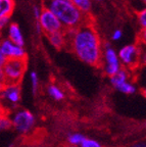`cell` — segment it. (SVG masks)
Here are the masks:
<instances>
[{
    "label": "cell",
    "instance_id": "obj_1",
    "mask_svg": "<svg viewBox=\"0 0 146 147\" xmlns=\"http://www.w3.org/2000/svg\"><path fill=\"white\" fill-rule=\"evenodd\" d=\"M68 45L81 61L94 67H100L102 59V40L92 20L73 31L66 32Z\"/></svg>",
    "mask_w": 146,
    "mask_h": 147
},
{
    "label": "cell",
    "instance_id": "obj_2",
    "mask_svg": "<svg viewBox=\"0 0 146 147\" xmlns=\"http://www.w3.org/2000/svg\"><path fill=\"white\" fill-rule=\"evenodd\" d=\"M51 11L62 24L66 32L73 31L92 20L71 2V0H44V6Z\"/></svg>",
    "mask_w": 146,
    "mask_h": 147
},
{
    "label": "cell",
    "instance_id": "obj_3",
    "mask_svg": "<svg viewBox=\"0 0 146 147\" xmlns=\"http://www.w3.org/2000/svg\"><path fill=\"white\" fill-rule=\"evenodd\" d=\"M11 122V128L22 135H27L36 126V117L32 111L25 108H16L8 113Z\"/></svg>",
    "mask_w": 146,
    "mask_h": 147
},
{
    "label": "cell",
    "instance_id": "obj_4",
    "mask_svg": "<svg viewBox=\"0 0 146 147\" xmlns=\"http://www.w3.org/2000/svg\"><path fill=\"white\" fill-rule=\"evenodd\" d=\"M1 71L4 83L20 84L27 71V59H6Z\"/></svg>",
    "mask_w": 146,
    "mask_h": 147
},
{
    "label": "cell",
    "instance_id": "obj_5",
    "mask_svg": "<svg viewBox=\"0 0 146 147\" xmlns=\"http://www.w3.org/2000/svg\"><path fill=\"white\" fill-rule=\"evenodd\" d=\"M22 99V89L20 84L4 83L0 91V100L7 110V113L16 109Z\"/></svg>",
    "mask_w": 146,
    "mask_h": 147
},
{
    "label": "cell",
    "instance_id": "obj_6",
    "mask_svg": "<svg viewBox=\"0 0 146 147\" xmlns=\"http://www.w3.org/2000/svg\"><path fill=\"white\" fill-rule=\"evenodd\" d=\"M102 59H101V65L103 73L107 77H112L116 75L120 69H122V64L120 62L118 52L112 47L110 43L105 42L102 45Z\"/></svg>",
    "mask_w": 146,
    "mask_h": 147
},
{
    "label": "cell",
    "instance_id": "obj_7",
    "mask_svg": "<svg viewBox=\"0 0 146 147\" xmlns=\"http://www.w3.org/2000/svg\"><path fill=\"white\" fill-rule=\"evenodd\" d=\"M122 67L133 71L140 63L141 60V48L137 44H128L123 46L118 52Z\"/></svg>",
    "mask_w": 146,
    "mask_h": 147
},
{
    "label": "cell",
    "instance_id": "obj_8",
    "mask_svg": "<svg viewBox=\"0 0 146 147\" xmlns=\"http://www.w3.org/2000/svg\"><path fill=\"white\" fill-rule=\"evenodd\" d=\"M37 23L41 27L42 32L47 35V36L48 35L54 34V33L64 31L62 24L56 18V16L51 11H49L47 8H45V7H42L41 14L39 16Z\"/></svg>",
    "mask_w": 146,
    "mask_h": 147
},
{
    "label": "cell",
    "instance_id": "obj_9",
    "mask_svg": "<svg viewBox=\"0 0 146 147\" xmlns=\"http://www.w3.org/2000/svg\"><path fill=\"white\" fill-rule=\"evenodd\" d=\"M0 51L6 59H27V52L23 46L12 43L7 38L0 40Z\"/></svg>",
    "mask_w": 146,
    "mask_h": 147
},
{
    "label": "cell",
    "instance_id": "obj_10",
    "mask_svg": "<svg viewBox=\"0 0 146 147\" xmlns=\"http://www.w3.org/2000/svg\"><path fill=\"white\" fill-rule=\"evenodd\" d=\"M7 39L10 40L12 43L16 44L18 46L25 45V38H24L23 32L21 30V27L16 23H9L7 27Z\"/></svg>",
    "mask_w": 146,
    "mask_h": 147
},
{
    "label": "cell",
    "instance_id": "obj_11",
    "mask_svg": "<svg viewBox=\"0 0 146 147\" xmlns=\"http://www.w3.org/2000/svg\"><path fill=\"white\" fill-rule=\"evenodd\" d=\"M110 85L114 88V89H118L120 86H122L123 84H125L126 82L131 81V71H128L126 69H120L116 75H114L112 77H110Z\"/></svg>",
    "mask_w": 146,
    "mask_h": 147
},
{
    "label": "cell",
    "instance_id": "obj_12",
    "mask_svg": "<svg viewBox=\"0 0 146 147\" xmlns=\"http://www.w3.org/2000/svg\"><path fill=\"white\" fill-rule=\"evenodd\" d=\"M47 37L48 40H49V43L56 49H62L68 45V38H66V31L48 35Z\"/></svg>",
    "mask_w": 146,
    "mask_h": 147
},
{
    "label": "cell",
    "instance_id": "obj_13",
    "mask_svg": "<svg viewBox=\"0 0 146 147\" xmlns=\"http://www.w3.org/2000/svg\"><path fill=\"white\" fill-rule=\"evenodd\" d=\"M16 8L14 0H0V18H10Z\"/></svg>",
    "mask_w": 146,
    "mask_h": 147
},
{
    "label": "cell",
    "instance_id": "obj_14",
    "mask_svg": "<svg viewBox=\"0 0 146 147\" xmlns=\"http://www.w3.org/2000/svg\"><path fill=\"white\" fill-rule=\"evenodd\" d=\"M46 91H47V94L49 95V97L55 101H60L66 97V93L62 90V88L59 85L54 84V83H50L47 86Z\"/></svg>",
    "mask_w": 146,
    "mask_h": 147
},
{
    "label": "cell",
    "instance_id": "obj_15",
    "mask_svg": "<svg viewBox=\"0 0 146 147\" xmlns=\"http://www.w3.org/2000/svg\"><path fill=\"white\" fill-rule=\"evenodd\" d=\"M71 2L77 7L83 14L89 16L92 9V0H71Z\"/></svg>",
    "mask_w": 146,
    "mask_h": 147
},
{
    "label": "cell",
    "instance_id": "obj_16",
    "mask_svg": "<svg viewBox=\"0 0 146 147\" xmlns=\"http://www.w3.org/2000/svg\"><path fill=\"white\" fill-rule=\"evenodd\" d=\"M85 136L81 133L78 132H74L68 135L66 141H68V145L70 146H75V147H80L81 144L83 143V141L85 140Z\"/></svg>",
    "mask_w": 146,
    "mask_h": 147
},
{
    "label": "cell",
    "instance_id": "obj_17",
    "mask_svg": "<svg viewBox=\"0 0 146 147\" xmlns=\"http://www.w3.org/2000/svg\"><path fill=\"white\" fill-rule=\"evenodd\" d=\"M116 90H118L119 92H121V93H123V94L132 95V94H135V93L137 92V87H136L134 82L128 81V82H126L125 84H123L122 86H120Z\"/></svg>",
    "mask_w": 146,
    "mask_h": 147
},
{
    "label": "cell",
    "instance_id": "obj_18",
    "mask_svg": "<svg viewBox=\"0 0 146 147\" xmlns=\"http://www.w3.org/2000/svg\"><path fill=\"white\" fill-rule=\"evenodd\" d=\"M30 82H31V87H32V91L34 94H36L39 88V77L38 74L35 71H31L30 74Z\"/></svg>",
    "mask_w": 146,
    "mask_h": 147
},
{
    "label": "cell",
    "instance_id": "obj_19",
    "mask_svg": "<svg viewBox=\"0 0 146 147\" xmlns=\"http://www.w3.org/2000/svg\"><path fill=\"white\" fill-rule=\"evenodd\" d=\"M10 128H11V122L8 113L0 117V131H6Z\"/></svg>",
    "mask_w": 146,
    "mask_h": 147
},
{
    "label": "cell",
    "instance_id": "obj_20",
    "mask_svg": "<svg viewBox=\"0 0 146 147\" xmlns=\"http://www.w3.org/2000/svg\"><path fill=\"white\" fill-rule=\"evenodd\" d=\"M137 23L142 28V31H145L146 28V9L142 8L137 12Z\"/></svg>",
    "mask_w": 146,
    "mask_h": 147
},
{
    "label": "cell",
    "instance_id": "obj_21",
    "mask_svg": "<svg viewBox=\"0 0 146 147\" xmlns=\"http://www.w3.org/2000/svg\"><path fill=\"white\" fill-rule=\"evenodd\" d=\"M80 147H104L100 142H98L95 139L92 138H85V140L83 141V143L81 144Z\"/></svg>",
    "mask_w": 146,
    "mask_h": 147
},
{
    "label": "cell",
    "instance_id": "obj_22",
    "mask_svg": "<svg viewBox=\"0 0 146 147\" xmlns=\"http://www.w3.org/2000/svg\"><path fill=\"white\" fill-rule=\"evenodd\" d=\"M9 23H10V18H0V34H1L4 30H6Z\"/></svg>",
    "mask_w": 146,
    "mask_h": 147
},
{
    "label": "cell",
    "instance_id": "obj_23",
    "mask_svg": "<svg viewBox=\"0 0 146 147\" xmlns=\"http://www.w3.org/2000/svg\"><path fill=\"white\" fill-rule=\"evenodd\" d=\"M122 37H123V32H122L121 30H114V32H112V39L114 40V41H119V40H121Z\"/></svg>",
    "mask_w": 146,
    "mask_h": 147
},
{
    "label": "cell",
    "instance_id": "obj_24",
    "mask_svg": "<svg viewBox=\"0 0 146 147\" xmlns=\"http://www.w3.org/2000/svg\"><path fill=\"white\" fill-rule=\"evenodd\" d=\"M41 11H42V7L37 6V5H35V6L33 7V12H34V16H35V18H36L37 21H38L39 16H40V14H41Z\"/></svg>",
    "mask_w": 146,
    "mask_h": 147
},
{
    "label": "cell",
    "instance_id": "obj_25",
    "mask_svg": "<svg viewBox=\"0 0 146 147\" xmlns=\"http://www.w3.org/2000/svg\"><path fill=\"white\" fill-rule=\"evenodd\" d=\"M129 147H146V144L144 141H138V142H135L133 144H131Z\"/></svg>",
    "mask_w": 146,
    "mask_h": 147
},
{
    "label": "cell",
    "instance_id": "obj_26",
    "mask_svg": "<svg viewBox=\"0 0 146 147\" xmlns=\"http://www.w3.org/2000/svg\"><path fill=\"white\" fill-rule=\"evenodd\" d=\"M6 113H7L6 108H5V106L3 105V103L1 102V100H0V117L6 115Z\"/></svg>",
    "mask_w": 146,
    "mask_h": 147
},
{
    "label": "cell",
    "instance_id": "obj_27",
    "mask_svg": "<svg viewBox=\"0 0 146 147\" xmlns=\"http://www.w3.org/2000/svg\"><path fill=\"white\" fill-rule=\"evenodd\" d=\"M5 61H6V58L4 57V55L2 54V52L0 51V69H2L3 65H4Z\"/></svg>",
    "mask_w": 146,
    "mask_h": 147
},
{
    "label": "cell",
    "instance_id": "obj_28",
    "mask_svg": "<svg viewBox=\"0 0 146 147\" xmlns=\"http://www.w3.org/2000/svg\"><path fill=\"white\" fill-rule=\"evenodd\" d=\"M36 30H37V32H38L39 34H40V33H42L41 27H40V26H39V24H38V23L36 24Z\"/></svg>",
    "mask_w": 146,
    "mask_h": 147
},
{
    "label": "cell",
    "instance_id": "obj_29",
    "mask_svg": "<svg viewBox=\"0 0 146 147\" xmlns=\"http://www.w3.org/2000/svg\"><path fill=\"white\" fill-rule=\"evenodd\" d=\"M3 85H4V83H3V82H1V81H0V91H1V90H2Z\"/></svg>",
    "mask_w": 146,
    "mask_h": 147
},
{
    "label": "cell",
    "instance_id": "obj_30",
    "mask_svg": "<svg viewBox=\"0 0 146 147\" xmlns=\"http://www.w3.org/2000/svg\"><path fill=\"white\" fill-rule=\"evenodd\" d=\"M66 147H75V146H70V145H68V146H66Z\"/></svg>",
    "mask_w": 146,
    "mask_h": 147
},
{
    "label": "cell",
    "instance_id": "obj_31",
    "mask_svg": "<svg viewBox=\"0 0 146 147\" xmlns=\"http://www.w3.org/2000/svg\"><path fill=\"white\" fill-rule=\"evenodd\" d=\"M142 1H143V2H145V1H146V0H142Z\"/></svg>",
    "mask_w": 146,
    "mask_h": 147
},
{
    "label": "cell",
    "instance_id": "obj_32",
    "mask_svg": "<svg viewBox=\"0 0 146 147\" xmlns=\"http://www.w3.org/2000/svg\"><path fill=\"white\" fill-rule=\"evenodd\" d=\"M95 1H101V0H95Z\"/></svg>",
    "mask_w": 146,
    "mask_h": 147
},
{
    "label": "cell",
    "instance_id": "obj_33",
    "mask_svg": "<svg viewBox=\"0 0 146 147\" xmlns=\"http://www.w3.org/2000/svg\"><path fill=\"white\" fill-rule=\"evenodd\" d=\"M0 40H1V39H0Z\"/></svg>",
    "mask_w": 146,
    "mask_h": 147
}]
</instances>
